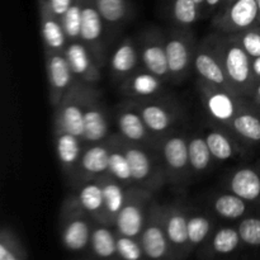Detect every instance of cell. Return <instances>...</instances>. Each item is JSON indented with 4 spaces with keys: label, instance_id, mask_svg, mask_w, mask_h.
Wrapping results in <instances>:
<instances>
[{
    "label": "cell",
    "instance_id": "cell-29",
    "mask_svg": "<svg viewBox=\"0 0 260 260\" xmlns=\"http://www.w3.org/2000/svg\"><path fill=\"white\" fill-rule=\"evenodd\" d=\"M244 144H260V112L250 101L244 104L228 126Z\"/></svg>",
    "mask_w": 260,
    "mask_h": 260
},
{
    "label": "cell",
    "instance_id": "cell-37",
    "mask_svg": "<svg viewBox=\"0 0 260 260\" xmlns=\"http://www.w3.org/2000/svg\"><path fill=\"white\" fill-rule=\"evenodd\" d=\"M104 22L109 27H117L126 22L131 13L128 0H94Z\"/></svg>",
    "mask_w": 260,
    "mask_h": 260
},
{
    "label": "cell",
    "instance_id": "cell-33",
    "mask_svg": "<svg viewBox=\"0 0 260 260\" xmlns=\"http://www.w3.org/2000/svg\"><path fill=\"white\" fill-rule=\"evenodd\" d=\"M188 154H189V165L193 175L206 174L211 170L213 161H216L208 147L203 131L188 136Z\"/></svg>",
    "mask_w": 260,
    "mask_h": 260
},
{
    "label": "cell",
    "instance_id": "cell-41",
    "mask_svg": "<svg viewBox=\"0 0 260 260\" xmlns=\"http://www.w3.org/2000/svg\"><path fill=\"white\" fill-rule=\"evenodd\" d=\"M117 258L123 260L145 259V251L139 239L117 234Z\"/></svg>",
    "mask_w": 260,
    "mask_h": 260
},
{
    "label": "cell",
    "instance_id": "cell-42",
    "mask_svg": "<svg viewBox=\"0 0 260 260\" xmlns=\"http://www.w3.org/2000/svg\"><path fill=\"white\" fill-rule=\"evenodd\" d=\"M233 36L239 41V43L243 46L251 58L260 56V24L253 25L241 32L233 33Z\"/></svg>",
    "mask_w": 260,
    "mask_h": 260
},
{
    "label": "cell",
    "instance_id": "cell-49",
    "mask_svg": "<svg viewBox=\"0 0 260 260\" xmlns=\"http://www.w3.org/2000/svg\"><path fill=\"white\" fill-rule=\"evenodd\" d=\"M256 4H258V10H259V24H260V0H256Z\"/></svg>",
    "mask_w": 260,
    "mask_h": 260
},
{
    "label": "cell",
    "instance_id": "cell-27",
    "mask_svg": "<svg viewBox=\"0 0 260 260\" xmlns=\"http://www.w3.org/2000/svg\"><path fill=\"white\" fill-rule=\"evenodd\" d=\"M53 134H55L56 154H57L58 161L66 177L70 179L78 168L86 144L81 137L69 134V132L57 131Z\"/></svg>",
    "mask_w": 260,
    "mask_h": 260
},
{
    "label": "cell",
    "instance_id": "cell-8",
    "mask_svg": "<svg viewBox=\"0 0 260 260\" xmlns=\"http://www.w3.org/2000/svg\"><path fill=\"white\" fill-rule=\"evenodd\" d=\"M131 102L150 131L159 139L170 134L182 119V107L164 95L151 99H131Z\"/></svg>",
    "mask_w": 260,
    "mask_h": 260
},
{
    "label": "cell",
    "instance_id": "cell-7",
    "mask_svg": "<svg viewBox=\"0 0 260 260\" xmlns=\"http://www.w3.org/2000/svg\"><path fill=\"white\" fill-rule=\"evenodd\" d=\"M197 90L203 108L213 122L228 127L249 99L243 98L233 90L215 85L198 78Z\"/></svg>",
    "mask_w": 260,
    "mask_h": 260
},
{
    "label": "cell",
    "instance_id": "cell-23",
    "mask_svg": "<svg viewBox=\"0 0 260 260\" xmlns=\"http://www.w3.org/2000/svg\"><path fill=\"white\" fill-rule=\"evenodd\" d=\"M225 183L229 190L260 208V161L231 172Z\"/></svg>",
    "mask_w": 260,
    "mask_h": 260
},
{
    "label": "cell",
    "instance_id": "cell-1",
    "mask_svg": "<svg viewBox=\"0 0 260 260\" xmlns=\"http://www.w3.org/2000/svg\"><path fill=\"white\" fill-rule=\"evenodd\" d=\"M211 36L215 41L233 89L243 98L250 99L255 88L251 71V57L233 35L217 32Z\"/></svg>",
    "mask_w": 260,
    "mask_h": 260
},
{
    "label": "cell",
    "instance_id": "cell-4",
    "mask_svg": "<svg viewBox=\"0 0 260 260\" xmlns=\"http://www.w3.org/2000/svg\"><path fill=\"white\" fill-rule=\"evenodd\" d=\"M94 222L88 213L66 197L60 213V238L63 248L70 253L88 251Z\"/></svg>",
    "mask_w": 260,
    "mask_h": 260
},
{
    "label": "cell",
    "instance_id": "cell-9",
    "mask_svg": "<svg viewBox=\"0 0 260 260\" xmlns=\"http://www.w3.org/2000/svg\"><path fill=\"white\" fill-rule=\"evenodd\" d=\"M152 200H154V192L151 190L144 189L137 185L129 187L126 203L114 222L117 234L140 240Z\"/></svg>",
    "mask_w": 260,
    "mask_h": 260
},
{
    "label": "cell",
    "instance_id": "cell-17",
    "mask_svg": "<svg viewBox=\"0 0 260 260\" xmlns=\"http://www.w3.org/2000/svg\"><path fill=\"white\" fill-rule=\"evenodd\" d=\"M46 71L48 80V95L52 107L58 106L66 91L74 85L78 79L73 73L66 58L65 52L45 51Z\"/></svg>",
    "mask_w": 260,
    "mask_h": 260
},
{
    "label": "cell",
    "instance_id": "cell-5",
    "mask_svg": "<svg viewBox=\"0 0 260 260\" xmlns=\"http://www.w3.org/2000/svg\"><path fill=\"white\" fill-rule=\"evenodd\" d=\"M168 66L170 81L182 83L188 78L193 68L197 43L192 28L173 27L165 35Z\"/></svg>",
    "mask_w": 260,
    "mask_h": 260
},
{
    "label": "cell",
    "instance_id": "cell-19",
    "mask_svg": "<svg viewBox=\"0 0 260 260\" xmlns=\"http://www.w3.org/2000/svg\"><path fill=\"white\" fill-rule=\"evenodd\" d=\"M109 119L99 89H94L84 113L83 140L86 145L99 144L108 140Z\"/></svg>",
    "mask_w": 260,
    "mask_h": 260
},
{
    "label": "cell",
    "instance_id": "cell-34",
    "mask_svg": "<svg viewBox=\"0 0 260 260\" xmlns=\"http://www.w3.org/2000/svg\"><path fill=\"white\" fill-rule=\"evenodd\" d=\"M108 144L111 147L109 151V170L108 174L116 178L117 180L122 183V184L127 185V187H134L135 180L132 177L131 167H129V161L127 159L126 154H124L123 149H122L121 144L118 140V134H113L108 137Z\"/></svg>",
    "mask_w": 260,
    "mask_h": 260
},
{
    "label": "cell",
    "instance_id": "cell-13",
    "mask_svg": "<svg viewBox=\"0 0 260 260\" xmlns=\"http://www.w3.org/2000/svg\"><path fill=\"white\" fill-rule=\"evenodd\" d=\"M193 69L197 73L198 78L202 79V80L222 86V88L233 90L235 93L230 81H229L222 61H221L220 53H218L215 41L211 35L207 36L203 41H201L200 43H197Z\"/></svg>",
    "mask_w": 260,
    "mask_h": 260
},
{
    "label": "cell",
    "instance_id": "cell-46",
    "mask_svg": "<svg viewBox=\"0 0 260 260\" xmlns=\"http://www.w3.org/2000/svg\"><path fill=\"white\" fill-rule=\"evenodd\" d=\"M249 101H250L251 104H253V106L260 112V81L256 84L255 88H254L253 94H251V96Z\"/></svg>",
    "mask_w": 260,
    "mask_h": 260
},
{
    "label": "cell",
    "instance_id": "cell-28",
    "mask_svg": "<svg viewBox=\"0 0 260 260\" xmlns=\"http://www.w3.org/2000/svg\"><path fill=\"white\" fill-rule=\"evenodd\" d=\"M140 55L137 43L132 38H126L112 53L109 69L113 79L118 83L126 80L129 75L139 70Z\"/></svg>",
    "mask_w": 260,
    "mask_h": 260
},
{
    "label": "cell",
    "instance_id": "cell-12",
    "mask_svg": "<svg viewBox=\"0 0 260 260\" xmlns=\"http://www.w3.org/2000/svg\"><path fill=\"white\" fill-rule=\"evenodd\" d=\"M136 43L142 68L159 76L165 83L170 81L164 33L157 27H150L139 36Z\"/></svg>",
    "mask_w": 260,
    "mask_h": 260
},
{
    "label": "cell",
    "instance_id": "cell-6",
    "mask_svg": "<svg viewBox=\"0 0 260 260\" xmlns=\"http://www.w3.org/2000/svg\"><path fill=\"white\" fill-rule=\"evenodd\" d=\"M157 151L162 160L168 183L184 185L193 178L188 154V136L180 132H170L160 139Z\"/></svg>",
    "mask_w": 260,
    "mask_h": 260
},
{
    "label": "cell",
    "instance_id": "cell-47",
    "mask_svg": "<svg viewBox=\"0 0 260 260\" xmlns=\"http://www.w3.org/2000/svg\"><path fill=\"white\" fill-rule=\"evenodd\" d=\"M233 2H234V0H223L222 4H221V7H220V8L226 7V5H229V4H230V3H233Z\"/></svg>",
    "mask_w": 260,
    "mask_h": 260
},
{
    "label": "cell",
    "instance_id": "cell-35",
    "mask_svg": "<svg viewBox=\"0 0 260 260\" xmlns=\"http://www.w3.org/2000/svg\"><path fill=\"white\" fill-rule=\"evenodd\" d=\"M216 230L215 220L208 213L189 208L188 215V235H189L190 249L198 250L210 239Z\"/></svg>",
    "mask_w": 260,
    "mask_h": 260
},
{
    "label": "cell",
    "instance_id": "cell-31",
    "mask_svg": "<svg viewBox=\"0 0 260 260\" xmlns=\"http://www.w3.org/2000/svg\"><path fill=\"white\" fill-rule=\"evenodd\" d=\"M102 185H103L104 203H106V215L107 225L113 226L116 218L126 203L128 197V188L127 185L122 184L119 180L112 177L111 174H106L99 178Z\"/></svg>",
    "mask_w": 260,
    "mask_h": 260
},
{
    "label": "cell",
    "instance_id": "cell-20",
    "mask_svg": "<svg viewBox=\"0 0 260 260\" xmlns=\"http://www.w3.org/2000/svg\"><path fill=\"white\" fill-rule=\"evenodd\" d=\"M203 134L216 161H229L243 155L244 142L226 126L213 122L212 126L207 127Z\"/></svg>",
    "mask_w": 260,
    "mask_h": 260
},
{
    "label": "cell",
    "instance_id": "cell-15",
    "mask_svg": "<svg viewBox=\"0 0 260 260\" xmlns=\"http://www.w3.org/2000/svg\"><path fill=\"white\" fill-rule=\"evenodd\" d=\"M189 207L183 203H169L165 212V229L168 240L172 246L174 260L185 259L192 254L188 235Z\"/></svg>",
    "mask_w": 260,
    "mask_h": 260
},
{
    "label": "cell",
    "instance_id": "cell-10",
    "mask_svg": "<svg viewBox=\"0 0 260 260\" xmlns=\"http://www.w3.org/2000/svg\"><path fill=\"white\" fill-rule=\"evenodd\" d=\"M165 212H167V205H160L157 201L152 200L146 223L140 238L147 259L174 260V254L168 240L167 229H165Z\"/></svg>",
    "mask_w": 260,
    "mask_h": 260
},
{
    "label": "cell",
    "instance_id": "cell-2",
    "mask_svg": "<svg viewBox=\"0 0 260 260\" xmlns=\"http://www.w3.org/2000/svg\"><path fill=\"white\" fill-rule=\"evenodd\" d=\"M118 140L129 161L135 184L154 193L161 189L168 179L157 149L129 142L119 134Z\"/></svg>",
    "mask_w": 260,
    "mask_h": 260
},
{
    "label": "cell",
    "instance_id": "cell-32",
    "mask_svg": "<svg viewBox=\"0 0 260 260\" xmlns=\"http://www.w3.org/2000/svg\"><path fill=\"white\" fill-rule=\"evenodd\" d=\"M89 255L99 259L117 258V231L113 226L95 221L91 230Z\"/></svg>",
    "mask_w": 260,
    "mask_h": 260
},
{
    "label": "cell",
    "instance_id": "cell-44",
    "mask_svg": "<svg viewBox=\"0 0 260 260\" xmlns=\"http://www.w3.org/2000/svg\"><path fill=\"white\" fill-rule=\"evenodd\" d=\"M223 0H205V4L202 8V18L211 17L220 9Z\"/></svg>",
    "mask_w": 260,
    "mask_h": 260
},
{
    "label": "cell",
    "instance_id": "cell-18",
    "mask_svg": "<svg viewBox=\"0 0 260 260\" xmlns=\"http://www.w3.org/2000/svg\"><path fill=\"white\" fill-rule=\"evenodd\" d=\"M109 151H111V147H109L108 140L99 144L86 145L75 173L69 179L73 187L89 182V180L99 179L103 175L108 174Z\"/></svg>",
    "mask_w": 260,
    "mask_h": 260
},
{
    "label": "cell",
    "instance_id": "cell-36",
    "mask_svg": "<svg viewBox=\"0 0 260 260\" xmlns=\"http://www.w3.org/2000/svg\"><path fill=\"white\" fill-rule=\"evenodd\" d=\"M167 12L175 27L192 28L202 18L196 0H167Z\"/></svg>",
    "mask_w": 260,
    "mask_h": 260
},
{
    "label": "cell",
    "instance_id": "cell-40",
    "mask_svg": "<svg viewBox=\"0 0 260 260\" xmlns=\"http://www.w3.org/2000/svg\"><path fill=\"white\" fill-rule=\"evenodd\" d=\"M238 231L243 245L260 248V216H246L238 223Z\"/></svg>",
    "mask_w": 260,
    "mask_h": 260
},
{
    "label": "cell",
    "instance_id": "cell-39",
    "mask_svg": "<svg viewBox=\"0 0 260 260\" xmlns=\"http://www.w3.org/2000/svg\"><path fill=\"white\" fill-rule=\"evenodd\" d=\"M84 0H75L68 12L61 18L63 30L69 42L80 41L81 37V15H83Z\"/></svg>",
    "mask_w": 260,
    "mask_h": 260
},
{
    "label": "cell",
    "instance_id": "cell-3",
    "mask_svg": "<svg viewBox=\"0 0 260 260\" xmlns=\"http://www.w3.org/2000/svg\"><path fill=\"white\" fill-rule=\"evenodd\" d=\"M95 88L94 84L84 83L81 80L74 83L58 106L55 107L53 132H69L83 139L85 107Z\"/></svg>",
    "mask_w": 260,
    "mask_h": 260
},
{
    "label": "cell",
    "instance_id": "cell-14",
    "mask_svg": "<svg viewBox=\"0 0 260 260\" xmlns=\"http://www.w3.org/2000/svg\"><path fill=\"white\" fill-rule=\"evenodd\" d=\"M116 123L118 134L127 141L157 149L160 139L150 131L131 99L117 107Z\"/></svg>",
    "mask_w": 260,
    "mask_h": 260
},
{
    "label": "cell",
    "instance_id": "cell-24",
    "mask_svg": "<svg viewBox=\"0 0 260 260\" xmlns=\"http://www.w3.org/2000/svg\"><path fill=\"white\" fill-rule=\"evenodd\" d=\"M38 10H40L41 35H42L45 51L63 52L69 40L63 30L61 19L51 9L48 0H38Z\"/></svg>",
    "mask_w": 260,
    "mask_h": 260
},
{
    "label": "cell",
    "instance_id": "cell-43",
    "mask_svg": "<svg viewBox=\"0 0 260 260\" xmlns=\"http://www.w3.org/2000/svg\"><path fill=\"white\" fill-rule=\"evenodd\" d=\"M74 2H75V0H48L51 9L53 10V13H55L60 19L62 18V15L68 12L69 8L74 4Z\"/></svg>",
    "mask_w": 260,
    "mask_h": 260
},
{
    "label": "cell",
    "instance_id": "cell-30",
    "mask_svg": "<svg viewBox=\"0 0 260 260\" xmlns=\"http://www.w3.org/2000/svg\"><path fill=\"white\" fill-rule=\"evenodd\" d=\"M210 205L215 215L228 221H240L241 218L251 215L253 208H255L250 202L229 189L228 192L216 194L210 201Z\"/></svg>",
    "mask_w": 260,
    "mask_h": 260
},
{
    "label": "cell",
    "instance_id": "cell-21",
    "mask_svg": "<svg viewBox=\"0 0 260 260\" xmlns=\"http://www.w3.org/2000/svg\"><path fill=\"white\" fill-rule=\"evenodd\" d=\"M79 208L88 213L94 221L106 223V203H104L103 185L101 180H89L74 187V192L68 196Z\"/></svg>",
    "mask_w": 260,
    "mask_h": 260
},
{
    "label": "cell",
    "instance_id": "cell-26",
    "mask_svg": "<svg viewBox=\"0 0 260 260\" xmlns=\"http://www.w3.org/2000/svg\"><path fill=\"white\" fill-rule=\"evenodd\" d=\"M243 245L238 228L220 226L216 229L207 241L198 249V256L203 259L221 258L236 253Z\"/></svg>",
    "mask_w": 260,
    "mask_h": 260
},
{
    "label": "cell",
    "instance_id": "cell-45",
    "mask_svg": "<svg viewBox=\"0 0 260 260\" xmlns=\"http://www.w3.org/2000/svg\"><path fill=\"white\" fill-rule=\"evenodd\" d=\"M251 71H253L254 85L256 86V84L260 81V56L251 58Z\"/></svg>",
    "mask_w": 260,
    "mask_h": 260
},
{
    "label": "cell",
    "instance_id": "cell-25",
    "mask_svg": "<svg viewBox=\"0 0 260 260\" xmlns=\"http://www.w3.org/2000/svg\"><path fill=\"white\" fill-rule=\"evenodd\" d=\"M165 81L146 69H139L121 83V90L128 99H151L162 96Z\"/></svg>",
    "mask_w": 260,
    "mask_h": 260
},
{
    "label": "cell",
    "instance_id": "cell-48",
    "mask_svg": "<svg viewBox=\"0 0 260 260\" xmlns=\"http://www.w3.org/2000/svg\"><path fill=\"white\" fill-rule=\"evenodd\" d=\"M196 2H197V4L200 5L201 9H202V8H203V4H205V0H196Z\"/></svg>",
    "mask_w": 260,
    "mask_h": 260
},
{
    "label": "cell",
    "instance_id": "cell-11",
    "mask_svg": "<svg viewBox=\"0 0 260 260\" xmlns=\"http://www.w3.org/2000/svg\"><path fill=\"white\" fill-rule=\"evenodd\" d=\"M259 24L256 0H234L212 15V27L217 32L233 35Z\"/></svg>",
    "mask_w": 260,
    "mask_h": 260
},
{
    "label": "cell",
    "instance_id": "cell-38",
    "mask_svg": "<svg viewBox=\"0 0 260 260\" xmlns=\"http://www.w3.org/2000/svg\"><path fill=\"white\" fill-rule=\"evenodd\" d=\"M28 256L17 234L10 228L3 226L0 231V260H25Z\"/></svg>",
    "mask_w": 260,
    "mask_h": 260
},
{
    "label": "cell",
    "instance_id": "cell-16",
    "mask_svg": "<svg viewBox=\"0 0 260 260\" xmlns=\"http://www.w3.org/2000/svg\"><path fill=\"white\" fill-rule=\"evenodd\" d=\"M106 25L103 17L96 8L95 2L84 0L80 41L88 47V50L101 66H103L106 61V47H104Z\"/></svg>",
    "mask_w": 260,
    "mask_h": 260
},
{
    "label": "cell",
    "instance_id": "cell-22",
    "mask_svg": "<svg viewBox=\"0 0 260 260\" xmlns=\"http://www.w3.org/2000/svg\"><path fill=\"white\" fill-rule=\"evenodd\" d=\"M63 52L78 80L88 84H95L99 81L102 78V66L81 41L69 42Z\"/></svg>",
    "mask_w": 260,
    "mask_h": 260
}]
</instances>
